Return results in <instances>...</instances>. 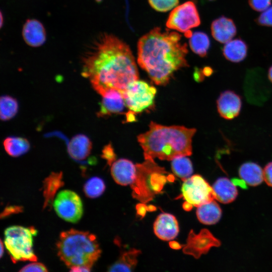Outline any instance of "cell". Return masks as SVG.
I'll return each mask as SVG.
<instances>
[{"label": "cell", "instance_id": "1", "mask_svg": "<svg viewBox=\"0 0 272 272\" xmlns=\"http://www.w3.org/2000/svg\"><path fill=\"white\" fill-rule=\"evenodd\" d=\"M82 75L101 95L111 89L123 94L130 83L139 79L129 46L107 33L99 34L90 43L82 56Z\"/></svg>", "mask_w": 272, "mask_h": 272}, {"label": "cell", "instance_id": "2", "mask_svg": "<svg viewBox=\"0 0 272 272\" xmlns=\"http://www.w3.org/2000/svg\"><path fill=\"white\" fill-rule=\"evenodd\" d=\"M174 31L156 27L138 42V63L157 85H165L177 71L188 66L187 44Z\"/></svg>", "mask_w": 272, "mask_h": 272}, {"label": "cell", "instance_id": "3", "mask_svg": "<svg viewBox=\"0 0 272 272\" xmlns=\"http://www.w3.org/2000/svg\"><path fill=\"white\" fill-rule=\"evenodd\" d=\"M193 128L166 126L151 122L149 129L138 137L145 160H172L192 154V139L196 132Z\"/></svg>", "mask_w": 272, "mask_h": 272}, {"label": "cell", "instance_id": "4", "mask_svg": "<svg viewBox=\"0 0 272 272\" xmlns=\"http://www.w3.org/2000/svg\"><path fill=\"white\" fill-rule=\"evenodd\" d=\"M56 247L60 259L70 268L84 266L91 268L101 253L94 234L73 229L60 233Z\"/></svg>", "mask_w": 272, "mask_h": 272}, {"label": "cell", "instance_id": "5", "mask_svg": "<svg viewBox=\"0 0 272 272\" xmlns=\"http://www.w3.org/2000/svg\"><path fill=\"white\" fill-rule=\"evenodd\" d=\"M136 178L130 185L132 196L145 203L162 190L166 179H168L165 175L167 172L154 160H146L142 164H136Z\"/></svg>", "mask_w": 272, "mask_h": 272}, {"label": "cell", "instance_id": "6", "mask_svg": "<svg viewBox=\"0 0 272 272\" xmlns=\"http://www.w3.org/2000/svg\"><path fill=\"white\" fill-rule=\"evenodd\" d=\"M36 233L34 228L21 226H12L5 230L4 243L13 262L37 260L33 249V237Z\"/></svg>", "mask_w": 272, "mask_h": 272}, {"label": "cell", "instance_id": "7", "mask_svg": "<svg viewBox=\"0 0 272 272\" xmlns=\"http://www.w3.org/2000/svg\"><path fill=\"white\" fill-rule=\"evenodd\" d=\"M156 92L155 87L138 80L130 83L122 95L126 107L135 114L153 107Z\"/></svg>", "mask_w": 272, "mask_h": 272}, {"label": "cell", "instance_id": "8", "mask_svg": "<svg viewBox=\"0 0 272 272\" xmlns=\"http://www.w3.org/2000/svg\"><path fill=\"white\" fill-rule=\"evenodd\" d=\"M200 24L199 13L192 1H187L175 7L170 13L166 23L169 29L184 33Z\"/></svg>", "mask_w": 272, "mask_h": 272}, {"label": "cell", "instance_id": "9", "mask_svg": "<svg viewBox=\"0 0 272 272\" xmlns=\"http://www.w3.org/2000/svg\"><path fill=\"white\" fill-rule=\"evenodd\" d=\"M53 207L60 218L71 223L78 222L83 214V203L80 197L71 190L60 191L54 200Z\"/></svg>", "mask_w": 272, "mask_h": 272}, {"label": "cell", "instance_id": "10", "mask_svg": "<svg viewBox=\"0 0 272 272\" xmlns=\"http://www.w3.org/2000/svg\"><path fill=\"white\" fill-rule=\"evenodd\" d=\"M181 191L184 199L197 208L215 199L213 187L197 174L183 181Z\"/></svg>", "mask_w": 272, "mask_h": 272}, {"label": "cell", "instance_id": "11", "mask_svg": "<svg viewBox=\"0 0 272 272\" xmlns=\"http://www.w3.org/2000/svg\"><path fill=\"white\" fill-rule=\"evenodd\" d=\"M221 242L206 229L200 230L197 234L191 230L183 248V252L198 259L203 254L207 253L212 247H219Z\"/></svg>", "mask_w": 272, "mask_h": 272}, {"label": "cell", "instance_id": "12", "mask_svg": "<svg viewBox=\"0 0 272 272\" xmlns=\"http://www.w3.org/2000/svg\"><path fill=\"white\" fill-rule=\"evenodd\" d=\"M217 107L222 118L233 119L237 117L241 111V98L233 91H224L220 94L217 100Z\"/></svg>", "mask_w": 272, "mask_h": 272}, {"label": "cell", "instance_id": "13", "mask_svg": "<svg viewBox=\"0 0 272 272\" xmlns=\"http://www.w3.org/2000/svg\"><path fill=\"white\" fill-rule=\"evenodd\" d=\"M101 96L102 99L97 116L105 117L121 113L123 111L125 103L121 92L111 89L105 91Z\"/></svg>", "mask_w": 272, "mask_h": 272}, {"label": "cell", "instance_id": "14", "mask_svg": "<svg viewBox=\"0 0 272 272\" xmlns=\"http://www.w3.org/2000/svg\"><path fill=\"white\" fill-rule=\"evenodd\" d=\"M137 173L136 165L125 159L115 161L111 168V173L114 180L123 186L131 185L136 178Z\"/></svg>", "mask_w": 272, "mask_h": 272}, {"label": "cell", "instance_id": "15", "mask_svg": "<svg viewBox=\"0 0 272 272\" xmlns=\"http://www.w3.org/2000/svg\"><path fill=\"white\" fill-rule=\"evenodd\" d=\"M154 231L155 235L162 240H173L179 233L178 222L176 218L170 214H161L154 222Z\"/></svg>", "mask_w": 272, "mask_h": 272}, {"label": "cell", "instance_id": "16", "mask_svg": "<svg viewBox=\"0 0 272 272\" xmlns=\"http://www.w3.org/2000/svg\"><path fill=\"white\" fill-rule=\"evenodd\" d=\"M211 29L212 36L221 43H226L231 40L237 33V28L233 20L224 16L212 22Z\"/></svg>", "mask_w": 272, "mask_h": 272}, {"label": "cell", "instance_id": "17", "mask_svg": "<svg viewBox=\"0 0 272 272\" xmlns=\"http://www.w3.org/2000/svg\"><path fill=\"white\" fill-rule=\"evenodd\" d=\"M25 42L30 46L39 47L46 41V32L43 25L36 19H29L22 29Z\"/></svg>", "mask_w": 272, "mask_h": 272}, {"label": "cell", "instance_id": "18", "mask_svg": "<svg viewBox=\"0 0 272 272\" xmlns=\"http://www.w3.org/2000/svg\"><path fill=\"white\" fill-rule=\"evenodd\" d=\"M92 148V142L86 135H75L69 142L67 151L71 158L77 161L86 159L90 155Z\"/></svg>", "mask_w": 272, "mask_h": 272}, {"label": "cell", "instance_id": "19", "mask_svg": "<svg viewBox=\"0 0 272 272\" xmlns=\"http://www.w3.org/2000/svg\"><path fill=\"white\" fill-rule=\"evenodd\" d=\"M215 199L223 203L234 201L238 195L234 184L226 177L218 179L213 186Z\"/></svg>", "mask_w": 272, "mask_h": 272}, {"label": "cell", "instance_id": "20", "mask_svg": "<svg viewBox=\"0 0 272 272\" xmlns=\"http://www.w3.org/2000/svg\"><path fill=\"white\" fill-rule=\"evenodd\" d=\"M63 184L61 172H52L44 180L43 184L44 209L51 206L57 191Z\"/></svg>", "mask_w": 272, "mask_h": 272}, {"label": "cell", "instance_id": "21", "mask_svg": "<svg viewBox=\"0 0 272 272\" xmlns=\"http://www.w3.org/2000/svg\"><path fill=\"white\" fill-rule=\"evenodd\" d=\"M248 46L242 39L238 38L226 43L222 48L225 58L233 62H239L243 60L247 55Z\"/></svg>", "mask_w": 272, "mask_h": 272}, {"label": "cell", "instance_id": "22", "mask_svg": "<svg viewBox=\"0 0 272 272\" xmlns=\"http://www.w3.org/2000/svg\"><path fill=\"white\" fill-rule=\"evenodd\" d=\"M141 253L140 250L135 248H131L123 252L117 260L108 267V271L110 272L133 271L138 262V257Z\"/></svg>", "mask_w": 272, "mask_h": 272}, {"label": "cell", "instance_id": "23", "mask_svg": "<svg viewBox=\"0 0 272 272\" xmlns=\"http://www.w3.org/2000/svg\"><path fill=\"white\" fill-rule=\"evenodd\" d=\"M239 175L244 182L252 186L259 185L263 180V170L254 162H248L242 164L239 169Z\"/></svg>", "mask_w": 272, "mask_h": 272}, {"label": "cell", "instance_id": "24", "mask_svg": "<svg viewBox=\"0 0 272 272\" xmlns=\"http://www.w3.org/2000/svg\"><path fill=\"white\" fill-rule=\"evenodd\" d=\"M196 216L199 221L205 225H213L220 220L222 211L214 200L197 207Z\"/></svg>", "mask_w": 272, "mask_h": 272}, {"label": "cell", "instance_id": "25", "mask_svg": "<svg viewBox=\"0 0 272 272\" xmlns=\"http://www.w3.org/2000/svg\"><path fill=\"white\" fill-rule=\"evenodd\" d=\"M6 152L12 157H17L27 153L30 148L29 142L20 137H8L3 142Z\"/></svg>", "mask_w": 272, "mask_h": 272}, {"label": "cell", "instance_id": "26", "mask_svg": "<svg viewBox=\"0 0 272 272\" xmlns=\"http://www.w3.org/2000/svg\"><path fill=\"white\" fill-rule=\"evenodd\" d=\"M189 44L191 50L200 57L207 56L211 46L208 35L203 32H194L189 38Z\"/></svg>", "mask_w": 272, "mask_h": 272}, {"label": "cell", "instance_id": "27", "mask_svg": "<svg viewBox=\"0 0 272 272\" xmlns=\"http://www.w3.org/2000/svg\"><path fill=\"white\" fill-rule=\"evenodd\" d=\"M171 168L173 173L182 181L189 178L193 172L192 163L186 156H179L172 159Z\"/></svg>", "mask_w": 272, "mask_h": 272}, {"label": "cell", "instance_id": "28", "mask_svg": "<svg viewBox=\"0 0 272 272\" xmlns=\"http://www.w3.org/2000/svg\"><path fill=\"white\" fill-rule=\"evenodd\" d=\"M0 106V116L3 121H7L13 118L18 110V103L17 100L9 95H4L1 97Z\"/></svg>", "mask_w": 272, "mask_h": 272}, {"label": "cell", "instance_id": "29", "mask_svg": "<svg viewBox=\"0 0 272 272\" xmlns=\"http://www.w3.org/2000/svg\"><path fill=\"white\" fill-rule=\"evenodd\" d=\"M105 189V184L100 177H93L88 179L85 183L83 187L85 195L91 198L100 196Z\"/></svg>", "mask_w": 272, "mask_h": 272}, {"label": "cell", "instance_id": "30", "mask_svg": "<svg viewBox=\"0 0 272 272\" xmlns=\"http://www.w3.org/2000/svg\"><path fill=\"white\" fill-rule=\"evenodd\" d=\"M148 2L152 8L161 12L169 11L179 3V0H148Z\"/></svg>", "mask_w": 272, "mask_h": 272}, {"label": "cell", "instance_id": "31", "mask_svg": "<svg viewBox=\"0 0 272 272\" xmlns=\"http://www.w3.org/2000/svg\"><path fill=\"white\" fill-rule=\"evenodd\" d=\"M255 21L260 26L272 27V6L262 13Z\"/></svg>", "mask_w": 272, "mask_h": 272}, {"label": "cell", "instance_id": "32", "mask_svg": "<svg viewBox=\"0 0 272 272\" xmlns=\"http://www.w3.org/2000/svg\"><path fill=\"white\" fill-rule=\"evenodd\" d=\"M250 7L257 12L264 11L268 9L271 4V0H248Z\"/></svg>", "mask_w": 272, "mask_h": 272}, {"label": "cell", "instance_id": "33", "mask_svg": "<svg viewBox=\"0 0 272 272\" xmlns=\"http://www.w3.org/2000/svg\"><path fill=\"white\" fill-rule=\"evenodd\" d=\"M102 158L105 159L109 165H111L116 158V154L110 144L105 146L102 150Z\"/></svg>", "mask_w": 272, "mask_h": 272}, {"label": "cell", "instance_id": "34", "mask_svg": "<svg viewBox=\"0 0 272 272\" xmlns=\"http://www.w3.org/2000/svg\"><path fill=\"white\" fill-rule=\"evenodd\" d=\"M21 272H45L48 270L46 267L40 262H32L23 266L19 270Z\"/></svg>", "mask_w": 272, "mask_h": 272}, {"label": "cell", "instance_id": "35", "mask_svg": "<svg viewBox=\"0 0 272 272\" xmlns=\"http://www.w3.org/2000/svg\"><path fill=\"white\" fill-rule=\"evenodd\" d=\"M263 180L267 185L272 187V162L267 164L263 170Z\"/></svg>", "mask_w": 272, "mask_h": 272}, {"label": "cell", "instance_id": "36", "mask_svg": "<svg viewBox=\"0 0 272 272\" xmlns=\"http://www.w3.org/2000/svg\"><path fill=\"white\" fill-rule=\"evenodd\" d=\"M22 208L20 206H11L6 207L1 215V218H5L9 215L22 212Z\"/></svg>", "mask_w": 272, "mask_h": 272}, {"label": "cell", "instance_id": "37", "mask_svg": "<svg viewBox=\"0 0 272 272\" xmlns=\"http://www.w3.org/2000/svg\"><path fill=\"white\" fill-rule=\"evenodd\" d=\"M137 214L142 217L145 215L147 211H148V208L144 203H139L136 206Z\"/></svg>", "mask_w": 272, "mask_h": 272}, {"label": "cell", "instance_id": "38", "mask_svg": "<svg viewBox=\"0 0 272 272\" xmlns=\"http://www.w3.org/2000/svg\"><path fill=\"white\" fill-rule=\"evenodd\" d=\"M70 268V271L73 272H87L91 270L90 268L84 266H75Z\"/></svg>", "mask_w": 272, "mask_h": 272}, {"label": "cell", "instance_id": "39", "mask_svg": "<svg viewBox=\"0 0 272 272\" xmlns=\"http://www.w3.org/2000/svg\"><path fill=\"white\" fill-rule=\"evenodd\" d=\"M204 75L202 71L198 70H196L194 73L195 80L197 82H201L204 79Z\"/></svg>", "mask_w": 272, "mask_h": 272}, {"label": "cell", "instance_id": "40", "mask_svg": "<svg viewBox=\"0 0 272 272\" xmlns=\"http://www.w3.org/2000/svg\"><path fill=\"white\" fill-rule=\"evenodd\" d=\"M202 71L203 75L207 77L212 75L214 73L213 69L210 66H205Z\"/></svg>", "mask_w": 272, "mask_h": 272}, {"label": "cell", "instance_id": "41", "mask_svg": "<svg viewBox=\"0 0 272 272\" xmlns=\"http://www.w3.org/2000/svg\"><path fill=\"white\" fill-rule=\"evenodd\" d=\"M169 246L171 248L175 249H179L181 248L182 246L176 241H171L169 243Z\"/></svg>", "mask_w": 272, "mask_h": 272}, {"label": "cell", "instance_id": "42", "mask_svg": "<svg viewBox=\"0 0 272 272\" xmlns=\"http://www.w3.org/2000/svg\"><path fill=\"white\" fill-rule=\"evenodd\" d=\"M193 205L189 202L186 201L182 205V207L185 211H189L192 208Z\"/></svg>", "mask_w": 272, "mask_h": 272}, {"label": "cell", "instance_id": "43", "mask_svg": "<svg viewBox=\"0 0 272 272\" xmlns=\"http://www.w3.org/2000/svg\"><path fill=\"white\" fill-rule=\"evenodd\" d=\"M268 78L270 81L272 83V65L269 68L268 71Z\"/></svg>", "mask_w": 272, "mask_h": 272}, {"label": "cell", "instance_id": "44", "mask_svg": "<svg viewBox=\"0 0 272 272\" xmlns=\"http://www.w3.org/2000/svg\"><path fill=\"white\" fill-rule=\"evenodd\" d=\"M4 253V246L2 241H1V257L3 256Z\"/></svg>", "mask_w": 272, "mask_h": 272}, {"label": "cell", "instance_id": "45", "mask_svg": "<svg viewBox=\"0 0 272 272\" xmlns=\"http://www.w3.org/2000/svg\"><path fill=\"white\" fill-rule=\"evenodd\" d=\"M148 211H155L156 209L155 207L152 205L148 206Z\"/></svg>", "mask_w": 272, "mask_h": 272}, {"label": "cell", "instance_id": "46", "mask_svg": "<svg viewBox=\"0 0 272 272\" xmlns=\"http://www.w3.org/2000/svg\"><path fill=\"white\" fill-rule=\"evenodd\" d=\"M1 27H2V24H3V22H2V20H3V17H2V13H1Z\"/></svg>", "mask_w": 272, "mask_h": 272}, {"label": "cell", "instance_id": "47", "mask_svg": "<svg viewBox=\"0 0 272 272\" xmlns=\"http://www.w3.org/2000/svg\"><path fill=\"white\" fill-rule=\"evenodd\" d=\"M213 1V0H212Z\"/></svg>", "mask_w": 272, "mask_h": 272}]
</instances>
